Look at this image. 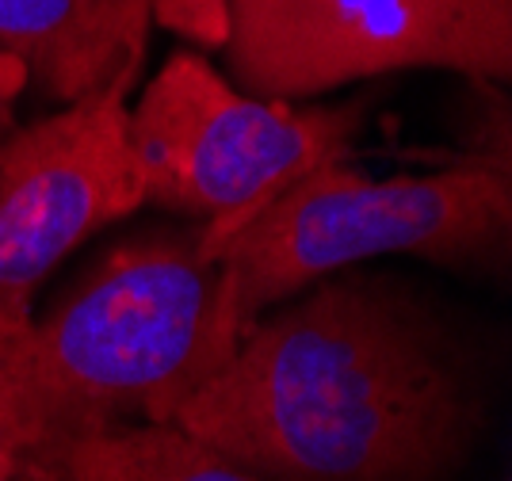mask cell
<instances>
[{
	"instance_id": "obj_1",
	"label": "cell",
	"mask_w": 512,
	"mask_h": 481,
	"mask_svg": "<svg viewBox=\"0 0 512 481\" xmlns=\"http://www.w3.org/2000/svg\"><path fill=\"white\" fill-rule=\"evenodd\" d=\"M172 424L272 481H428L470 432L448 336L367 275L256 317Z\"/></svg>"
},
{
	"instance_id": "obj_2",
	"label": "cell",
	"mask_w": 512,
	"mask_h": 481,
	"mask_svg": "<svg viewBox=\"0 0 512 481\" xmlns=\"http://www.w3.org/2000/svg\"><path fill=\"white\" fill-rule=\"evenodd\" d=\"M237 340L199 230L150 233L54 314L0 336V417L27 459H58L88 432L172 420Z\"/></svg>"
},
{
	"instance_id": "obj_3",
	"label": "cell",
	"mask_w": 512,
	"mask_h": 481,
	"mask_svg": "<svg viewBox=\"0 0 512 481\" xmlns=\"http://www.w3.org/2000/svg\"><path fill=\"white\" fill-rule=\"evenodd\" d=\"M512 168L474 153L421 176H367L348 161L314 168L211 249L226 314L245 333L268 306L375 256L440 264L486 260L509 245Z\"/></svg>"
},
{
	"instance_id": "obj_4",
	"label": "cell",
	"mask_w": 512,
	"mask_h": 481,
	"mask_svg": "<svg viewBox=\"0 0 512 481\" xmlns=\"http://www.w3.org/2000/svg\"><path fill=\"white\" fill-rule=\"evenodd\" d=\"M363 104L299 107L237 88L199 50H172L130 107L146 199L199 218L211 249L314 168L348 161Z\"/></svg>"
},
{
	"instance_id": "obj_5",
	"label": "cell",
	"mask_w": 512,
	"mask_h": 481,
	"mask_svg": "<svg viewBox=\"0 0 512 481\" xmlns=\"http://www.w3.org/2000/svg\"><path fill=\"white\" fill-rule=\"evenodd\" d=\"M226 65L268 100L325 96L402 69L512 77V0H230Z\"/></svg>"
},
{
	"instance_id": "obj_6",
	"label": "cell",
	"mask_w": 512,
	"mask_h": 481,
	"mask_svg": "<svg viewBox=\"0 0 512 481\" xmlns=\"http://www.w3.org/2000/svg\"><path fill=\"white\" fill-rule=\"evenodd\" d=\"M138 73L0 142V336L31 321L50 272L146 203L127 96Z\"/></svg>"
},
{
	"instance_id": "obj_7",
	"label": "cell",
	"mask_w": 512,
	"mask_h": 481,
	"mask_svg": "<svg viewBox=\"0 0 512 481\" xmlns=\"http://www.w3.org/2000/svg\"><path fill=\"white\" fill-rule=\"evenodd\" d=\"M150 27V0H0V54L62 104L138 73Z\"/></svg>"
},
{
	"instance_id": "obj_8",
	"label": "cell",
	"mask_w": 512,
	"mask_h": 481,
	"mask_svg": "<svg viewBox=\"0 0 512 481\" xmlns=\"http://www.w3.org/2000/svg\"><path fill=\"white\" fill-rule=\"evenodd\" d=\"M54 462L69 481H260L172 420L88 432L65 443Z\"/></svg>"
},
{
	"instance_id": "obj_9",
	"label": "cell",
	"mask_w": 512,
	"mask_h": 481,
	"mask_svg": "<svg viewBox=\"0 0 512 481\" xmlns=\"http://www.w3.org/2000/svg\"><path fill=\"white\" fill-rule=\"evenodd\" d=\"M150 16L199 50H222L230 39V0H150Z\"/></svg>"
},
{
	"instance_id": "obj_10",
	"label": "cell",
	"mask_w": 512,
	"mask_h": 481,
	"mask_svg": "<svg viewBox=\"0 0 512 481\" xmlns=\"http://www.w3.org/2000/svg\"><path fill=\"white\" fill-rule=\"evenodd\" d=\"M27 84V73L12 58L0 54V142L8 138V126H12V107H16V96Z\"/></svg>"
},
{
	"instance_id": "obj_11",
	"label": "cell",
	"mask_w": 512,
	"mask_h": 481,
	"mask_svg": "<svg viewBox=\"0 0 512 481\" xmlns=\"http://www.w3.org/2000/svg\"><path fill=\"white\" fill-rule=\"evenodd\" d=\"M23 447L20 440L12 436V428L4 424V417H0V481H12L16 474H20V466H23Z\"/></svg>"
}]
</instances>
